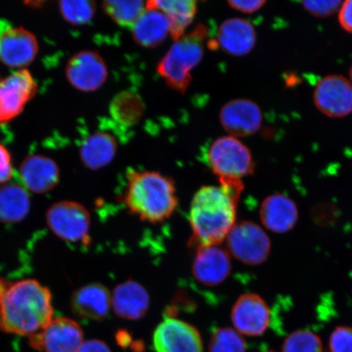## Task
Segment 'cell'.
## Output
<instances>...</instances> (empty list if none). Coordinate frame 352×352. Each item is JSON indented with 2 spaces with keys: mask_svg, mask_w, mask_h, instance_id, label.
Instances as JSON below:
<instances>
[{
  "mask_svg": "<svg viewBox=\"0 0 352 352\" xmlns=\"http://www.w3.org/2000/svg\"><path fill=\"white\" fill-rule=\"evenodd\" d=\"M30 209V199L24 187L14 183L0 186V222H21L28 217Z\"/></svg>",
  "mask_w": 352,
  "mask_h": 352,
  "instance_id": "d4e9b609",
  "label": "cell"
},
{
  "mask_svg": "<svg viewBox=\"0 0 352 352\" xmlns=\"http://www.w3.org/2000/svg\"><path fill=\"white\" fill-rule=\"evenodd\" d=\"M246 342L241 333L231 328H217L211 336L209 352H245Z\"/></svg>",
  "mask_w": 352,
  "mask_h": 352,
  "instance_id": "f1b7e54d",
  "label": "cell"
},
{
  "mask_svg": "<svg viewBox=\"0 0 352 352\" xmlns=\"http://www.w3.org/2000/svg\"><path fill=\"white\" fill-rule=\"evenodd\" d=\"M266 352H275V351H266Z\"/></svg>",
  "mask_w": 352,
  "mask_h": 352,
  "instance_id": "f35d334b",
  "label": "cell"
},
{
  "mask_svg": "<svg viewBox=\"0 0 352 352\" xmlns=\"http://www.w3.org/2000/svg\"><path fill=\"white\" fill-rule=\"evenodd\" d=\"M38 43L23 28H8L0 35V60L8 67L23 69L37 56Z\"/></svg>",
  "mask_w": 352,
  "mask_h": 352,
  "instance_id": "5bb4252c",
  "label": "cell"
},
{
  "mask_svg": "<svg viewBox=\"0 0 352 352\" xmlns=\"http://www.w3.org/2000/svg\"><path fill=\"white\" fill-rule=\"evenodd\" d=\"M65 76L70 85L78 91H98L108 78L107 65L99 52L81 51L69 60Z\"/></svg>",
  "mask_w": 352,
  "mask_h": 352,
  "instance_id": "30bf717a",
  "label": "cell"
},
{
  "mask_svg": "<svg viewBox=\"0 0 352 352\" xmlns=\"http://www.w3.org/2000/svg\"><path fill=\"white\" fill-rule=\"evenodd\" d=\"M151 298L142 285L126 280L118 285L112 294V307L118 318L136 320L146 315Z\"/></svg>",
  "mask_w": 352,
  "mask_h": 352,
  "instance_id": "d6986e66",
  "label": "cell"
},
{
  "mask_svg": "<svg viewBox=\"0 0 352 352\" xmlns=\"http://www.w3.org/2000/svg\"><path fill=\"white\" fill-rule=\"evenodd\" d=\"M219 186H204L192 200L189 223L191 245H219L236 224V206L244 186L240 179H219Z\"/></svg>",
  "mask_w": 352,
  "mask_h": 352,
  "instance_id": "6da1fadb",
  "label": "cell"
},
{
  "mask_svg": "<svg viewBox=\"0 0 352 352\" xmlns=\"http://www.w3.org/2000/svg\"><path fill=\"white\" fill-rule=\"evenodd\" d=\"M223 129L233 138H245L256 133L263 121L261 109L248 99L232 100L224 104L219 113Z\"/></svg>",
  "mask_w": 352,
  "mask_h": 352,
  "instance_id": "9a60e30c",
  "label": "cell"
},
{
  "mask_svg": "<svg viewBox=\"0 0 352 352\" xmlns=\"http://www.w3.org/2000/svg\"><path fill=\"white\" fill-rule=\"evenodd\" d=\"M116 340L118 344L123 347L130 345L131 343L130 334L124 331L118 332L117 333Z\"/></svg>",
  "mask_w": 352,
  "mask_h": 352,
  "instance_id": "8d00e7d4",
  "label": "cell"
},
{
  "mask_svg": "<svg viewBox=\"0 0 352 352\" xmlns=\"http://www.w3.org/2000/svg\"><path fill=\"white\" fill-rule=\"evenodd\" d=\"M228 6L236 11L244 13H254L258 11L266 3L264 0H249V1H237L231 0L228 2Z\"/></svg>",
  "mask_w": 352,
  "mask_h": 352,
  "instance_id": "836d02e7",
  "label": "cell"
},
{
  "mask_svg": "<svg viewBox=\"0 0 352 352\" xmlns=\"http://www.w3.org/2000/svg\"><path fill=\"white\" fill-rule=\"evenodd\" d=\"M231 318L236 331L248 336H261L270 323V310L256 294H242L232 309Z\"/></svg>",
  "mask_w": 352,
  "mask_h": 352,
  "instance_id": "4fadbf2b",
  "label": "cell"
},
{
  "mask_svg": "<svg viewBox=\"0 0 352 352\" xmlns=\"http://www.w3.org/2000/svg\"><path fill=\"white\" fill-rule=\"evenodd\" d=\"M330 352H352V328L337 327L329 338Z\"/></svg>",
  "mask_w": 352,
  "mask_h": 352,
  "instance_id": "4dcf8cb0",
  "label": "cell"
},
{
  "mask_svg": "<svg viewBox=\"0 0 352 352\" xmlns=\"http://www.w3.org/2000/svg\"><path fill=\"white\" fill-rule=\"evenodd\" d=\"M147 8L164 12L168 19L170 35L174 41L184 36L196 16L197 6L195 0H153L146 2Z\"/></svg>",
  "mask_w": 352,
  "mask_h": 352,
  "instance_id": "cb8c5ba5",
  "label": "cell"
},
{
  "mask_svg": "<svg viewBox=\"0 0 352 352\" xmlns=\"http://www.w3.org/2000/svg\"><path fill=\"white\" fill-rule=\"evenodd\" d=\"M314 102L328 117L349 116L352 112V85L341 76L324 77L315 88Z\"/></svg>",
  "mask_w": 352,
  "mask_h": 352,
  "instance_id": "7c38bea8",
  "label": "cell"
},
{
  "mask_svg": "<svg viewBox=\"0 0 352 352\" xmlns=\"http://www.w3.org/2000/svg\"><path fill=\"white\" fill-rule=\"evenodd\" d=\"M101 7L116 24L131 28L146 10V3L140 0H107Z\"/></svg>",
  "mask_w": 352,
  "mask_h": 352,
  "instance_id": "4316f807",
  "label": "cell"
},
{
  "mask_svg": "<svg viewBox=\"0 0 352 352\" xmlns=\"http://www.w3.org/2000/svg\"><path fill=\"white\" fill-rule=\"evenodd\" d=\"M131 33L138 45L146 48L156 47L170 34L168 19L160 10L146 7L132 25Z\"/></svg>",
  "mask_w": 352,
  "mask_h": 352,
  "instance_id": "603a6c76",
  "label": "cell"
},
{
  "mask_svg": "<svg viewBox=\"0 0 352 352\" xmlns=\"http://www.w3.org/2000/svg\"><path fill=\"white\" fill-rule=\"evenodd\" d=\"M144 113L142 98L133 91H122L114 98L109 105L110 116L113 121L125 127L138 124Z\"/></svg>",
  "mask_w": 352,
  "mask_h": 352,
  "instance_id": "484cf974",
  "label": "cell"
},
{
  "mask_svg": "<svg viewBox=\"0 0 352 352\" xmlns=\"http://www.w3.org/2000/svg\"><path fill=\"white\" fill-rule=\"evenodd\" d=\"M77 352H112L107 344L100 340H88L83 342Z\"/></svg>",
  "mask_w": 352,
  "mask_h": 352,
  "instance_id": "d590c367",
  "label": "cell"
},
{
  "mask_svg": "<svg viewBox=\"0 0 352 352\" xmlns=\"http://www.w3.org/2000/svg\"><path fill=\"white\" fill-rule=\"evenodd\" d=\"M208 30L197 25L190 33L175 41L157 65V73L171 89L184 94L192 81L191 72L204 55Z\"/></svg>",
  "mask_w": 352,
  "mask_h": 352,
  "instance_id": "277c9868",
  "label": "cell"
},
{
  "mask_svg": "<svg viewBox=\"0 0 352 352\" xmlns=\"http://www.w3.org/2000/svg\"><path fill=\"white\" fill-rule=\"evenodd\" d=\"M208 166L219 179H240L254 171L250 149L240 140L228 135L214 140L208 153Z\"/></svg>",
  "mask_w": 352,
  "mask_h": 352,
  "instance_id": "5b68a950",
  "label": "cell"
},
{
  "mask_svg": "<svg viewBox=\"0 0 352 352\" xmlns=\"http://www.w3.org/2000/svg\"><path fill=\"white\" fill-rule=\"evenodd\" d=\"M117 139L107 131H96L82 140L79 156L87 168L100 170L107 166L116 156Z\"/></svg>",
  "mask_w": 352,
  "mask_h": 352,
  "instance_id": "7402d4cb",
  "label": "cell"
},
{
  "mask_svg": "<svg viewBox=\"0 0 352 352\" xmlns=\"http://www.w3.org/2000/svg\"><path fill=\"white\" fill-rule=\"evenodd\" d=\"M343 2L338 0H328V1H303V8L316 16L325 17L333 14L342 6Z\"/></svg>",
  "mask_w": 352,
  "mask_h": 352,
  "instance_id": "1f68e13d",
  "label": "cell"
},
{
  "mask_svg": "<svg viewBox=\"0 0 352 352\" xmlns=\"http://www.w3.org/2000/svg\"><path fill=\"white\" fill-rule=\"evenodd\" d=\"M192 272L198 283L206 286H217L226 280L231 274L230 254L218 245L197 248Z\"/></svg>",
  "mask_w": 352,
  "mask_h": 352,
  "instance_id": "2e32d148",
  "label": "cell"
},
{
  "mask_svg": "<svg viewBox=\"0 0 352 352\" xmlns=\"http://www.w3.org/2000/svg\"><path fill=\"white\" fill-rule=\"evenodd\" d=\"M50 289L34 279L16 283L0 277V330L30 336L54 319Z\"/></svg>",
  "mask_w": 352,
  "mask_h": 352,
  "instance_id": "7a4b0ae2",
  "label": "cell"
},
{
  "mask_svg": "<svg viewBox=\"0 0 352 352\" xmlns=\"http://www.w3.org/2000/svg\"><path fill=\"white\" fill-rule=\"evenodd\" d=\"M338 19L342 28L352 34V0L342 3Z\"/></svg>",
  "mask_w": 352,
  "mask_h": 352,
  "instance_id": "e575fe53",
  "label": "cell"
},
{
  "mask_svg": "<svg viewBox=\"0 0 352 352\" xmlns=\"http://www.w3.org/2000/svg\"><path fill=\"white\" fill-rule=\"evenodd\" d=\"M112 307V296L104 285L91 283L73 294L72 310L79 318L100 321L107 318Z\"/></svg>",
  "mask_w": 352,
  "mask_h": 352,
  "instance_id": "ac0fdd59",
  "label": "cell"
},
{
  "mask_svg": "<svg viewBox=\"0 0 352 352\" xmlns=\"http://www.w3.org/2000/svg\"><path fill=\"white\" fill-rule=\"evenodd\" d=\"M217 41V45L226 54L245 56L252 51L256 42V32L248 21L228 19L220 25Z\"/></svg>",
  "mask_w": 352,
  "mask_h": 352,
  "instance_id": "ffe728a7",
  "label": "cell"
},
{
  "mask_svg": "<svg viewBox=\"0 0 352 352\" xmlns=\"http://www.w3.org/2000/svg\"><path fill=\"white\" fill-rule=\"evenodd\" d=\"M20 179L25 188L34 193H45L54 189L60 182V169L52 158L34 154L22 161Z\"/></svg>",
  "mask_w": 352,
  "mask_h": 352,
  "instance_id": "e0dca14e",
  "label": "cell"
},
{
  "mask_svg": "<svg viewBox=\"0 0 352 352\" xmlns=\"http://www.w3.org/2000/svg\"><path fill=\"white\" fill-rule=\"evenodd\" d=\"M350 76H351V81H352V66H351V69L350 70Z\"/></svg>",
  "mask_w": 352,
  "mask_h": 352,
  "instance_id": "74e56055",
  "label": "cell"
},
{
  "mask_svg": "<svg viewBox=\"0 0 352 352\" xmlns=\"http://www.w3.org/2000/svg\"><path fill=\"white\" fill-rule=\"evenodd\" d=\"M0 35H1V32H0Z\"/></svg>",
  "mask_w": 352,
  "mask_h": 352,
  "instance_id": "ab89813d",
  "label": "cell"
},
{
  "mask_svg": "<svg viewBox=\"0 0 352 352\" xmlns=\"http://www.w3.org/2000/svg\"><path fill=\"white\" fill-rule=\"evenodd\" d=\"M283 352H323V344L314 333L298 330L286 338Z\"/></svg>",
  "mask_w": 352,
  "mask_h": 352,
  "instance_id": "f546056e",
  "label": "cell"
},
{
  "mask_svg": "<svg viewBox=\"0 0 352 352\" xmlns=\"http://www.w3.org/2000/svg\"><path fill=\"white\" fill-rule=\"evenodd\" d=\"M298 218L296 204L283 195H274L263 201L261 208V219L268 230L285 233L292 230Z\"/></svg>",
  "mask_w": 352,
  "mask_h": 352,
  "instance_id": "44dd1931",
  "label": "cell"
},
{
  "mask_svg": "<svg viewBox=\"0 0 352 352\" xmlns=\"http://www.w3.org/2000/svg\"><path fill=\"white\" fill-rule=\"evenodd\" d=\"M123 201L127 210L142 221H165L178 205L173 179L157 171H129Z\"/></svg>",
  "mask_w": 352,
  "mask_h": 352,
  "instance_id": "3957f363",
  "label": "cell"
},
{
  "mask_svg": "<svg viewBox=\"0 0 352 352\" xmlns=\"http://www.w3.org/2000/svg\"><path fill=\"white\" fill-rule=\"evenodd\" d=\"M157 352H204L199 332L190 324L166 318L153 333Z\"/></svg>",
  "mask_w": 352,
  "mask_h": 352,
  "instance_id": "8fae6325",
  "label": "cell"
},
{
  "mask_svg": "<svg viewBox=\"0 0 352 352\" xmlns=\"http://www.w3.org/2000/svg\"><path fill=\"white\" fill-rule=\"evenodd\" d=\"M29 342L33 349L44 352H77L83 343V331L76 321L54 318L29 336Z\"/></svg>",
  "mask_w": 352,
  "mask_h": 352,
  "instance_id": "ba28073f",
  "label": "cell"
},
{
  "mask_svg": "<svg viewBox=\"0 0 352 352\" xmlns=\"http://www.w3.org/2000/svg\"><path fill=\"white\" fill-rule=\"evenodd\" d=\"M38 90L28 69L17 70L0 81V124L19 116Z\"/></svg>",
  "mask_w": 352,
  "mask_h": 352,
  "instance_id": "9c48e42d",
  "label": "cell"
},
{
  "mask_svg": "<svg viewBox=\"0 0 352 352\" xmlns=\"http://www.w3.org/2000/svg\"><path fill=\"white\" fill-rule=\"evenodd\" d=\"M230 254L248 265H258L270 256L271 242L258 224L252 221L237 223L227 236Z\"/></svg>",
  "mask_w": 352,
  "mask_h": 352,
  "instance_id": "52a82bcc",
  "label": "cell"
},
{
  "mask_svg": "<svg viewBox=\"0 0 352 352\" xmlns=\"http://www.w3.org/2000/svg\"><path fill=\"white\" fill-rule=\"evenodd\" d=\"M13 166L10 151L0 144V184H4L12 178Z\"/></svg>",
  "mask_w": 352,
  "mask_h": 352,
  "instance_id": "d6a6232c",
  "label": "cell"
},
{
  "mask_svg": "<svg viewBox=\"0 0 352 352\" xmlns=\"http://www.w3.org/2000/svg\"><path fill=\"white\" fill-rule=\"evenodd\" d=\"M60 15L73 25H85L94 19L96 6L91 0H63L58 3Z\"/></svg>",
  "mask_w": 352,
  "mask_h": 352,
  "instance_id": "83f0119b",
  "label": "cell"
},
{
  "mask_svg": "<svg viewBox=\"0 0 352 352\" xmlns=\"http://www.w3.org/2000/svg\"><path fill=\"white\" fill-rule=\"evenodd\" d=\"M50 230L60 239L72 243H89L90 213L85 206L72 201L52 205L46 213Z\"/></svg>",
  "mask_w": 352,
  "mask_h": 352,
  "instance_id": "8992f818",
  "label": "cell"
}]
</instances>
